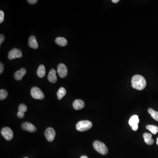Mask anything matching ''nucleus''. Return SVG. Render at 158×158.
<instances>
[{
  "mask_svg": "<svg viewBox=\"0 0 158 158\" xmlns=\"http://www.w3.org/2000/svg\"><path fill=\"white\" fill-rule=\"evenodd\" d=\"M132 87L138 90H142L145 87L146 81L143 76L139 75H134L131 80Z\"/></svg>",
  "mask_w": 158,
  "mask_h": 158,
  "instance_id": "1",
  "label": "nucleus"
},
{
  "mask_svg": "<svg viewBox=\"0 0 158 158\" xmlns=\"http://www.w3.org/2000/svg\"><path fill=\"white\" fill-rule=\"evenodd\" d=\"M93 147L96 151L101 154H107L108 152V149L105 144L99 141H95L93 143Z\"/></svg>",
  "mask_w": 158,
  "mask_h": 158,
  "instance_id": "2",
  "label": "nucleus"
},
{
  "mask_svg": "<svg viewBox=\"0 0 158 158\" xmlns=\"http://www.w3.org/2000/svg\"><path fill=\"white\" fill-rule=\"evenodd\" d=\"M92 124L88 120H83L79 121L76 125V129L79 131H84L91 128Z\"/></svg>",
  "mask_w": 158,
  "mask_h": 158,
  "instance_id": "3",
  "label": "nucleus"
},
{
  "mask_svg": "<svg viewBox=\"0 0 158 158\" xmlns=\"http://www.w3.org/2000/svg\"><path fill=\"white\" fill-rule=\"evenodd\" d=\"M31 95L32 97L36 99L41 100L44 98V95L42 91L38 87H32L31 90Z\"/></svg>",
  "mask_w": 158,
  "mask_h": 158,
  "instance_id": "4",
  "label": "nucleus"
},
{
  "mask_svg": "<svg viewBox=\"0 0 158 158\" xmlns=\"http://www.w3.org/2000/svg\"><path fill=\"white\" fill-rule=\"evenodd\" d=\"M139 123V119L138 116L133 115L130 117L129 120V124L131 126L133 130L136 131L138 128V124Z\"/></svg>",
  "mask_w": 158,
  "mask_h": 158,
  "instance_id": "5",
  "label": "nucleus"
},
{
  "mask_svg": "<svg viewBox=\"0 0 158 158\" xmlns=\"http://www.w3.org/2000/svg\"><path fill=\"white\" fill-rule=\"evenodd\" d=\"M1 134L4 138L7 141H10L13 139V130L8 127L3 128L1 130Z\"/></svg>",
  "mask_w": 158,
  "mask_h": 158,
  "instance_id": "6",
  "label": "nucleus"
},
{
  "mask_svg": "<svg viewBox=\"0 0 158 158\" xmlns=\"http://www.w3.org/2000/svg\"><path fill=\"white\" fill-rule=\"evenodd\" d=\"M22 56V53L20 49L17 48H13L11 50L9 53L8 58L10 60L17 59V58H20Z\"/></svg>",
  "mask_w": 158,
  "mask_h": 158,
  "instance_id": "7",
  "label": "nucleus"
},
{
  "mask_svg": "<svg viewBox=\"0 0 158 158\" xmlns=\"http://www.w3.org/2000/svg\"><path fill=\"white\" fill-rule=\"evenodd\" d=\"M57 72L60 77L64 78L68 74V69L65 65L60 63L58 65L57 67Z\"/></svg>",
  "mask_w": 158,
  "mask_h": 158,
  "instance_id": "8",
  "label": "nucleus"
},
{
  "mask_svg": "<svg viewBox=\"0 0 158 158\" xmlns=\"http://www.w3.org/2000/svg\"><path fill=\"white\" fill-rule=\"evenodd\" d=\"M44 134L47 140L48 141L52 142L55 139L56 137V132L54 129L49 128L46 130Z\"/></svg>",
  "mask_w": 158,
  "mask_h": 158,
  "instance_id": "9",
  "label": "nucleus"
},
{
  "mask_svg": "<svg viewBox=\"0 0 158 158\" xmlns=\"http://www.w3.org/2000/svg\"><path fill=\"white\" fill-rule=\"evenodd\" d=\"M22 128L23 130H26L30 132H35L36 130V126L29 122L23 123L22 124Z\"/></svg>",
  "mask_w": 158,
  "mask_h": 158,
  "instance_id": "10",
  "label": "nucleus"
},
{
  "mask_svg": "<svg viewBox=\"0 0 158 158\" xmlns=\"http://www.w3.org/2000/svg\"><path fill=\"white\" fill-rule=\"evenodd\" d=\"M29 47L34 49H37L38 48V44L36 40V38L34 36H31L29 38L28 42Z\"/></svg>",
  "mask_w": 158,
  "mask_h": 158,
  "instance_id": "11",
  "label": "nucleus"
},
{
  "mask_svg": "<svg viewBox=\"0 0 158 158\" xmlns=\"http://www.w3.org/2000/svg\"><path fill=\"white\" fill-rule=\"evenodd\" d=\"M26 70L24 68H22L19 70L17 71L15 73L14 77L17 81H20L23 76L26 74Z\"/></svg>",
  "mask_w": 158,
  "mask_h": 158,
  "instance_id": "12",
  "label": "nucleus"
},
{
  "mask_svg": "<svg viewBox=\"0 0 158 158\" xmlns=\"http://www.w3.org/2000/svg\"><path fill=\"white\" fill-rule=\"evenodd\" d=\"M56 74V72L55 69H52L50 70L48 77V81L52 83H55L57 81V77Z\"/></svg>",
  "mask_w": 158,
  "mask_h": 158,
  "instance_id": "13",
  "label": "nucleus"
},
{
  "mask_svg": "<svg viewBox=\"0 0 158 158\" xmlns=\"http://www.w3.org/2000/svg\"><path fill=\"white\" fill-rule=\"evenodd\" d=\"M73 107L76 110L82 109L84 107V102L81 100H76L73 103Z\"/></svg>",
  "mask_w": 158,
  "mask_h": 158,
  "instance_id": "14",
  "label": "nucleus"
},
{
  "mask_svg": "<svg viewBox=\"0 0 158 158\" xmlns=\"http://www.w3.org/2000/svg\"><path fill=\"white\" fill-rule=\"evenodd\" d=\"M145 142L148 145H151L154 143L153 139H152V135L151 134L145 133L143 134Z\"/></svg>",
  "mask_w": 158,
  "mask_h": 158,
  "instance_id": "15",
  "label": "nucleus"
},
{
  "mask_svg": "<svg viewBox=\"0 0 158 158\" xmlns=\"http://www.w3.org/2000/svg\"><path fill=\"white\" fill-rule=\"evenodd\" d=\"M55 41L58 45H59L61 47L66 46L68 43L67 40L65 38H62V37H58L56 39Z\"/></svg>",
  "mask_w": 158,
  "mask_h": 158,
  "instance_id": "16",
  "label": "nucleus"
},
{
  "mask_svg": "<svg viewBox=\"0 0 158 158\" xmlns=\"http://www.w3.org/2000/svg\"><path fill=\"white\" fill-rule=\"evenodd\" d=\"M46 73L45 66L43 65H40L39 66L37 70V75L39 77L42 78L44 77Z\"/></svg>",
  "mask_w": 158,
  "mask_h": 158,
  "instance_id": "17",
  "label": "nucleus"
},
{
  "mask_svg": "<svg viewBox=\"0 0 158 158\" xmlns=\"http://www.w3.org/2000/svg\"><path fill=\"white\" fill-rule=\"evenodd\" d=\"M66 93V90L64 87H61L60 88L57 93L58 99L61 100L63 97L65 96Z\"/></svg>",
  "mask_w": 158,
  "mask_h": 158,
  "instance_id": "18",
  "label": "nucleus"
},
{
  "mask_svg": "<svg viewBox=\"0 0 158 158\" xmlns=\"http://www.w3.org/2000/svg\"><path fill=\"white\" fill-rule=\"evenodd\" d=\"M146 128L147 130H150L153 134H155L158 132V127L156 126L148 125Z\"/></svg>",
  "mask_w": 158,
  "mask_h": 158,
  "instance_id": "19",
  "label": "nucleus"
},
{
  "mask_svg": "<svg viewBox=\"0 0 158 158\" xmlns=\"http://www.w3.org/2000/svg\"><path fill=\"white\" fill-rule=\"evenodd\" d=\"M148 112L152 118H153L155 120L158 121V112L155 111L151 108H149Z\"/></svg>",
  "mask_w": 158,
  "mask_h": 158,
  "instance_id": "20",
  "label": "nucleus"
},
{
  "mask_svg": "<svg viewBox=\"0 0 158 158\" xmlns=\"http://www.w3.org/2000/svg\"><path fill=\"white\" fill-rule=\"evenodd\" d=\"M8 92L5 90L1 89L0 90V100H3L7 98Z\"/></svg>",
  "mask_w": 158,
  "mask_h": 158,
  "instance_id": "21",
  "label": "nucleus"
},
{
  "mask_svg": "<svg viewBox=\"0 0 158 158\" xmlns=\"http://www.w3.org/2000/svg\"><path fill=\"white\" fill-rule=\"evenodd\" d=\"M27 110V108L25 104H20L19 107V112H26Z\"/></svg>",
  "mask_w": 158,
  "mask_h": 158,
  "instance_id": "22",
  "label": "nucleus"
},
{
  "mask_svg": "<svg viewBox=\"0 0 158 158\" xmlns=\"http://www.w3.org/2000/svg\"><path fill=\"white\" fill-rule=\"evenodd\" d=\"M4 20V13L2 11H0V23H2Z\"/></svg>",
  "mask_w": 158,
  "mask_h": 158,
  "instance_id": "23",
  "label": "nucleus"
},
{
  "mask_svg": "<svg viewBox=\"0 0 158 158\" xmlns=\"http://www.w3.org/2000/svg\"><path fill=\"white\" fill-rule=\"evenodd\" d=\"M17 116L19 118H22L24 117L25 114L24 112H20L18 111L17 113Z\"/></svg>",
  "mask_w": 158,
  "mask_h": 158,
  "instance_id": "24",
  "label": "nucleus"
},
{
  "mask_svg": "<svg viewBox=\"0 0 158 158\" xmlns=\"http://www.w3.org/2000/svg\"><path fill=\"white\" fill-rule=\"evenodd\" d=\"M4 40H5V36L4 35L1 34L0 35V45H1L2 42L4 41Z\"/></svg>",
  "mask_w": 158,
  "mask_h": 158,
  "instance_id": "25",
  "label": "nucleus"
},
{
  "mask_svg": "<svg viewBox=\"0 0 158 158\" xmlns=\"http://www.w3.org/2000/svg\"><path fill=\"white\" fill-rule=\"evenodd\" d=\"M4 65L2 62H0V73L1 74L4 70Z\"/></svg>",
  "mask_w": 158,
  "mask_h": 158,
  "instance_id": "26",
  "label": "nucleus"
},
{
  "mask_svg": "<svg viewBox=\"0 0 158 158\" xmlns=\"http://www.w3.org/2000/svg\"><path fill=\"white\" fill-rule=\"evenodd\" d=\"M38 0H28V1H27L28 3L30 4H35L36 2H38Z\"/></svg>",
  "mask_w": 158,
  "mask_h": 158,
  "instance_id": "27",
  "label": "nucleus"
},
{
  "mask_svg": "<svg viewBox=\"0 0 158 158\" xmlns=\"http://www.w3.org/2000/svg\"><path fill=\"white\" fill-rule=\"evenodd\" d=\"M112 1L113 3H116L119 2V0H115H115H112Z\"/></svg>",
  "mask_w": 158,
  "mask_h": 158,
  "instance_id": "28",
  "label": "nucleus"
},
{
  "mask_svg": "<svg viewBox=\"0 0 158 158\" xmlns=\"http://www.w3.org/2000/svg\"><path fill=\"white\" fill-rule=\"evenodd\" d=\"M81 158H88V157L86 155H83L81 157Z\"/></svg>",
  "mask_w": 158,
  "mask_h": 158,
  "instance_id": "29",
  "label": "nucleus"
},
{
  "mask_svg": "<svg viewBox=\"0 0 158 158\" xmlns=\"http://www.w3.org/2000/svg\"><path fill=\"white\" fill-rule=\"evenodd\" d=\"M156 144L158 145V138H157V141H156Z\"/></svg>",
  "mask_w": 158,
  "mask_h": 158,
  "instance_id": "30",
  "label": "nucleus"
},
{
  "mask_svg": "<svg viewBox=\"0 0 158 158\" xmlns=\"http://www.w3.org/2000/svg\"></svg>",
  "mask_w": 158,
  "mask_h": 158,
  "instance_id": "31",
  "label": "nucleus"
}]
</instances>
